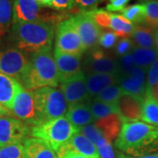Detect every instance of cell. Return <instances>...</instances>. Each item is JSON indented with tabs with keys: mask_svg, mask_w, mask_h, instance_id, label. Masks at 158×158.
<instances>
[{
	"mask_svg": "<svg viewBox=\"0 0 158 158\" xmlns=\"http://www.w3.org/2000/svg\"><path fill=\"white\" fill-rule=\"evenodd\" d=\"M115 147L130 156L154 153L158 150V127L142 121L123 123Z\"/></svg>",
	"mask_w": 158,
	"mask_h": 158,
	"instance_id": "1",
	"label": "cell"
},
{
	"mask_svg": "<svg viewBox=\"0 0 158 158\" xmlns=\"http://www.w3.org/2000/svg\"><path fill=\"white\" fill-rule=\"evenodd\" d=\"M54 37L55 25L51 21L13 23L10 30L11 43L24 53L51 48Z\"/></svg>",
	"mask_w": 158,
	"mask_h": 158,
	"instance_id": "2",
	"label": "cell"
},
{
	"mask_svg": "<svg viewBox=\"0 0 158 158\" xmlns=\"http://www.w3.org/2000/svg\"><path fill=\"white\" fill-rule=\"evenodd\" d=\"M29 67L20 85L34 91L43 87H56L60 83L59 72L51 48L31 54Z\"/></svg>",
	"mask_w": 158,
	"mask_h": 158,
	"instance_id": "3",
	"label": "cell"
},
{
	"mask_svg": "<svg viewBox=\"0 0 158 158\" xmlns=\"http://www.w3.org/2000/svg\"><path fill=\"white\" fill-rule=\"evenodd\" d=\"M79 132L80 130L76 128L65 117H61L32 127L30 135L45 141L57 153L72 136Z\"/></svg>",
	"mask_w": 158,
	"mask_h": 158,
	"instance_id": "4",
	"label": "cell"
},
{
	"mask_svg": "<svg viewBox=\"0 0 158 158\" xmlns=\"http://www.w3.org/2000/svg\"><path fill=\"white\" fill-rule=\"evenodd\" d=\"M33 93L40 124L66 115L68 104L61 90L43 87L34 90Z\"/></svg>",
	"mask_w": 158,
	"mask_h": 158,
	"instance_id": "5",
	"label": "cell"
},
{
	"mask_svg": "<svg viewBox=\"0 0 158 158\" xmlns=\"http://www.w3.org/2000/svg\"><path fill=\"white\" fill-rule=\"evenodd\" d=\"M29 58L26 53L16 48L0 50V73L16 79L19 83L27 71Z\"/></svg>",
	"mask_w": 158,
	"mask_h": 158,
	"instance_id": "6",
	"label": "cell"
},
{
	"mask_svg": "<svg viewBox=\"0 0 158 158\" xmlns=\"http://www.w3.org/2000/svg\"><path fill=\"white\" fill-rule=\"evenodd\" d=\"M55 49L73 55H83L85 52V47L70 18L62 20L57 27Z\"/></svg>",
	"mask_w": 158,
	"mask_h": 158,
	"instance_id": "7",
	"label": "cell"
},
{
	"mask_svg": "<svg viewBox=\"0 0 158 158\" xmlns=\"http://www.w3.org/2000/svg\"><path fill=\"white\" fill-rule=\"evenodd\" d=\"M11 113L14 118L21 120L31 127L40 124L34 93L24 87L14 99Z\"/></svg>",
	"mask_w": 158,
	"mask_h": 158,
	"instance_id": "8",
	"label": "cell"
},
{
	"mask_svg": "<svg viewBox=\"0 0 158 158\" xmlns=\"http://www.w3.org/2000/svg\"><path fill=\"white\" fill-rule=\"evenodd\" d=\"M30 130L31 127L10 114L3 116L0 118V148L24 142Z\"/></svg>",
	"mask_w": 158,
	"mask_h": 158,
	"instance_id": "9",
	"label": "cell"
},
{
	"mask_svg": "<svg viewBox=\"0 0 158 158\" xmlns=\"http://www.w3.org/2000/svg\"><path fill=\"white\" fill-rule=\"evenodd\" d=\"M70 19L78 33L85 51L96 48L98 45L102 30L93 19L87 12L82 11L70 18Z\"/></svg>",
	"mask_w": 158,
	"mask_h": 158,
	"instance_id": "10",
	"label": "cell"
},
{
	"mask_svg": "<svg viewBox=\"0 0 158 158\" xmlns=\"http://www.w3.org/2000/svg\"><path fill=\"white\" fill-rule=\"evenodd\" d=\"M84 73L90 74H116L118 69L117 60L109 56L100 48L89 50L83 62Z\"/></svg>",
	"mask_w": 158,
	"mask_h": 158,
	"instance_id": "11",
	"label": "cell"
},
{
	"mask_svg": "<svg viewBox=\"0 0 158 158\" xmlns=\"http://www.w3.org/2000/svg\"><path fill=\"white\" fill-rule=\"evenodd\" d=\"M60 90L69 106L90 101V94L86 85V76L84 71L60 83Z\"/></svg>",
	"mask_w": 158,
	"mask_h": 158,
	"instance_id": "12",
	"label": "cell"
},
{
	"mask_svg": "<svg viewBox=\"0 0 158 158\" xmlns=\"http://www.w3.org/2000/svg\"><path fill=\"white\" fill-rule=\"evenodd\" d=\"M40 7L36 0H14L13 23L51 21L42 14Z\"/></svg>",
	"mask_w": 158,
	"mask_h": 158,
	"instance_id": "13",
	"label": "cell"
},
{
	"mask_svg": "<svg viewBox=\"0 0 158 158\" xmlns=\"http://www.w3.org/2000/svg\"><path fill=\"white\" fill-rule=\"evenodd\" d=\"M54 57L59 72L60 83L82 72V55L67 54L55 49Z\"/></svg>",
	"mask_w": 158,
	"mask_h": 158,
	"instance_id": "14",
	"label": "cell"
},
{
	"mask_svg": "<svg viewBox=\"0 0 158 158\" xmlns=\"http://www.w3.org/2000/svg\"><path fill=\"white\" fill-rule=\"evenodd\" d=\"M147 69L135 66L130 74L120 79L118 85L123 94H130L145 98L147 91Z\"/></svg>",
	"mask_w": 158,
	"mask_h": 158,
	"instance_id": "15",
	"label": "cell"
},
{
	"mask_svg": "<svg viewBox=\"0 0 158 158\" xmlns=\"http://www.w3.org/2000/svg\"><path fill=\"white\" fill-rule=\"evenodd\" d=\"M144 98L130 94H123L119 98L117 106L118 115L122 122H135L141 118Z\"/></svg>",
	"mask_w": 158,
	"mask_h": 158,
	"instance_id": "16",
	"label": "cell"
},
{
	"mask_svg": "<svg viewBox=\"0 0 158 158\" xmlns=\"http://www.w3.org/2000/svg\"><path fill=\"white\" fill-rule=\"evenodd\" d=\"M67 151H73L87 157L101 158L95 144L80 132L72 136L71 139L56 153L57 156Z\"/></svg>",
	"mask_w": 158,
	"mask_h": 158,
	"instance_id": "17",
	"label": "cell"
},
{
	"mask_svg": "<svg viewBox=\"0 0 158 158\" xmlns=\"http://www.w3.org/2000/svg\"><path fill=\"white\" fill-rule=\"evenodd\" d=\"M65 118L76 128L79 130H81L87 125L92 124L93 122H95L94 117L89 106V102L69 106Z\"/></svg>",
	"mask_w": 158,
	"mask_h": 158,
	"instance_id": "18",
	"label": "cell"
},
{
	"mask_svg": "<svg viewBox=\"0 0 158 158\" xmlns=\"http://www.w3.org/2000/svg\"><path fill=\"white\" fill-rule=\"evenodd\" d=\"M23 86L16 79L0 73V104L11 113L14 99Z\"/></svg>",
	"mask_w": 158,
	"mask_h": 158,
	"instance_id": "19",
	"label": "cell"
},
{
	"mask_svg": "<svg viewBox=\"0 0 158 158\" xmlns=\"http://www.w3.org/2000/svg\"><path fill=\"white\" fill-rule=\"evenodd\" d=\"M23 146L27 158H58L56 152L50 145L39 138H27Z\"/></svg>",
	"mask_w": 158,
	"mask_h": 158,
	"instance_id": "20",
	"label": "cell"
},
{
	"mask_svg": "<svg viewBox=\"0 0 158 158\" xmlns=\"http://www.w3.org/2000/svg\"><path fill=\"white\" fill-rule=\"evenodd\" d=\"M86 85L90 97H96L102 90L113 85H118L117 74L86 75Z\"/></svg>",
	"mask_w": 158,
	"mask_h": 158,
	"instance_id": "21",
	"label": "cell"
},
{
	"mask_svg": "<svg viewBox=\"0 0 158 158\" xmlns=\"http://www.w3.org/2000/svg\"><path fill=\"white\" fill-rule=\"evenodd\" d=\"M156 31L146 24L135 25V29L130 36L135 48H156L155 42Z\"/></svg>",
	"mask_w": 158,
	"mask_h": 158,
	"instance_id": "22",
	"label": "cell"
},
{
	"mask_svg": "<svg viewBox=\"0 0 158 158\" xmlns=\"http://www.w3.org/2000/svg\"><path fill=\"white\" fill-rule=\"evenodd\" d=\"M95 125L103 133L105 138L112 142L119 135L123 122L118 113H113L95 121Z\"/></svg>",
	"mask_w": 158,
	"mask_h": 158,
	"instance_id": "23",
	"label": "cell"
},
{
	"mask_svg": "<svg viewBox=\"0 0 158 158\" xmlns=\"http://www.w3.org/2000/svg\"><path fill=\"white\" fill-rule=\"evenodd\" d=\"M131 54L133 56L135 65L145 69H148L158 59V51L156 48H135Z\"/></svg>",
	"mask_w": 158,
	"mask_h": 158,
	"instance_id": "24",
	"label": "cell"
},
{
	"mask_svg": "<svg viewBox=\"0 0 158 158\" xmlns=\"http://www.w3.org/2000/svg\"><path fill=\"white\" fill-rule=\"evenodd\" d=\"M13 3L14 0H0V39L13 25Z\"/></svg>",
	"mask_w": 158,
	"mask_h": 158,
	"instance_id": "25",
	"label": "cell"
},
{
	"mask_svg": "<svg viewBox=\"0 0 158 158\" xmlns=\"http://www.w3.org/2000/svg\"><path fill=\"white\" fill-rule=\"evenodd\" d=\"M141 119L142 122L158 127V100L153 97L147 95L144 98Z\"/></svg>",
	"mask_w": 158,
	"mask_h": 158,
	"instance_id": "26",
	"label": "cell"
},
{
	"mask_svg": "<svg viewBox=\"0 0 158 158\" xmlns=\"http://www.w3.org/2000/svg\"><path fill=\"white\" fill-rule=\"evenodd\" d=\"M135 25L125 19L123 16L111 13V25L110 28L113 30L118 37L129 38L135 29Z\"/></svg>",
	"mask_w": 158,
	"mask_h": 158,
	"instance_id": "27",
	"label": "cell"
},
{
	"mask_svg": "<svg viewBox=\"0 0 158 158\" xmlns=\"http://www.w3.org/2000/svg\"><path fill=\"white\" fill-rule=\"evenodd\" d=\"M89 106H90L91 113L94 117L95 121L109 116L113 113H118V110L117 105L113 104H107L104 102L98 101L96 99H92L89 101Z\"/></svg>",
	"mask_w": 158,
	"mask_h": 158,
	"instance_id": "28",
	"label": "cell"
},
{
	"mask_svg": "<svg viewBox=\"0 0 158 158\" xmlns=\"http://www.w3.org/2000/svg\"><path fill=\"white\" fill-rule=\"evenodd\" d=\"M121 16L129 20L134 25L144 24L145 21V9L142 4H135L127 6L121 11Z\"/></svg>",
	"mask_w": 158,
	"mask_h": 158,
	"instance_id": "29",
	"label": "cell"
},
{
	"mask_svg": "<svg viewBox=\"0 0 158 158\" xmlns=\"http://www.w3.org/2000/svg\"><path fill=\"white\" fill-rule=\"evenodd\" d=\"M141 4L145 9L144 24L152 27L158 28V0H142Z\"/></svg>",
	"mask_w": 158,
	"mask_h": 158,
	"instance_id": "30",
	"label": "cell"
},
{
	"mask_svg": "<svg viewBox=\"0 0 158 158\" xmlns=\"http://www.w3.org/2000/svg\"><path fill=\"white\" fill-rule=\"evenodd\" d=\"M122 95H123V91L119 87V85H113L102 90L98 95H97L94 98V99L107 104L117 105Z\"/></svg>",
	"mask_w": 158,
	"mask_h": 158,
	"instance_id": "31",
	"label": "cell"
},
{
	"mask_svg": "<svg viewBox=\"0 0 158 158\" xmlns=\"http://www.w3.org/2000/svg\"><path fill=\"white\" fill-rule=\"evenodd\" d=\"M117 62H118V69H117V73L116 74L118 76V82H119L120 79L124 78L129 75L133 68L135 65L133 56L131 53L127 54V55H125L123 56L118 57Z\"/></svg>",
	"mask_w": 158,
	"mask_h": 158,
	"instance_id": "32",
	"label": "cell"
},
{
	"mask_svg": "<svg viewBox=\"0 0 158 158\" xmlns=\"http://www.w3.org/2000/svg\"><path fill=\"white\" fill-rule=\"evenodd\" d=\"M87 12L100 28H110L111 13L102 9H94Z\"/></svg>",
	"mask_w": 158,
	"mask_h": 158,
	"instance_id": "33",
	"label": "cell"
},
{
	"mask_svg": "<svg viewBox=\"0 0 158 158\" xmlns=\"http://www.w3.org/2000/svg\"><path fill=\"white\" fill-rule=\"evenodd\" d=\"M0 158H27L23 144L19 143L0 148Z\"/></svg>",
	"mask_w": 158,
	"mask_h": 158,
	"instance_id": "34",
	"label": "cell"
},
{
	"mask_svg": "<svg viewBox=\"0 0 158 158\" xmlns=\"http://www.w3.org/2000/svg\"><path fill=\"white\" fill-rule=\"evenodd\" d=\"M80 132L86 138H88L93 144H95V146L101 141L102 139L105 138L103 133L95 124H90L85 126L80 130Z\"/></svg>",
	"mask_w": 158,
	"mask_h": 158,
	"instance_id": "35",
	"label": "cell"
},
{
	"mask_svg": "<svg viewBox=\"0 0 158 158\" xmlns=\"http://www.w3.org/2000/svg\"><path fill=\"white\" fill-rule=\"evenodd\" d=\"M117 40H118V36L114 32L106 31V32H102L98 41V45H100L102 48L106 49H110L116 46L118 42Z\"/></svg>",
	"mask_w": 158,
	"mask_h": 158,
	"instance_id": "36",
	"label": "cell"
},
{
	"mask_svg": "<svg viewBox=\"0 0 158 158\" xmlns=\"http://www.w3.org/2000/svg\"><path fill=\"white\" fill-rule=\"evenodd\" d=\"M135 48V45L130 38H122L119 40L115 46V53L118 56H123L131 53Z\"/></svg>",
	"mask_w": 158,
	"mask_h": 158,
	"instance_id": "37",
	"label": "cell"
},
{
	"mask_svg": "<svg viewBox=\"0 0 158 158\" xmlns=\"http://www.w3.org/2000/svg\"><path fill=\"white\" fill-rule=\"evenodd\" d=\"M101 158H115V154L111 142L104 138L96 145Z\"/></svg>",
	"mask_w": 158,
	"mask_h": 158,
	"instance_id": "38",
	"label": "cell"
},
{
	"mask_svg": "<svg viewBox=\"0 0 158 158\" xmlns=\"http://www.w3.org/2000/svg\"><path fill=\"white\" fill-rule=\"evenodd\" d=\"M158 83V59L147 71V93Z\"/></svg>",
	"mask_w": 158,
	"mask_h": 158,
	"instance_id": "39",
	"label": "cell"
},
{
	"mask_svg": "<svg viewBox=\"0 0 158 158\" xmlns=\"http://www.w3.org/2000/svg\"><path fill=\"white\" fill-rule=\"evenodd\" d=\"M104 0H75V5L83 11H89L96 7Z\"/></svg>",
	"mask_w": 158,
	"mask_h": 158,
	"instance_id": "40",
	"label": "cell"
},
{
	"mask_svg": "<svg viewBox=\"0 0 158 158\" xmlns=\"http://www.w3.org/2000/svg\"><path fill=\"white\" fill-rule=\"evenodd\" d=\"M75 6V0H51V8L56 11H69Z\"/></svg>",
	"mask_w": 158,
	"mask_h": 158,
	"instance_id": "41",
	"label": "cell"
},
{
	"mask_svg": "<svg viewBox=\"0 0 158 158\" xmlns=\"http://www.w3.org/2000/svg\"><path fill=\"white\" fill-rule=\"evenodd\" d=\"M109 4L106 6V9L109 11H121L127 7V5L130 0H108Z\"/></svg>",
	"mask_w": 158,
	"mask_h": 158,
	"instance_id": "42",
	"label": "cell"
},
{
	"mask_svg": "<svg viewBox=\"0 0 158 158\" xmlns=\"http://www.w3.org/2000/svg\"><path fill=\"white\" fill-rule=\"evenodd\" d=\"M58 158H90L87 157V156H82L80 154H77V153L73 152V151H67V152L63 153L62 155L58 156H57Z\"/></svg>",
	"mask_w": 158,
	"mask_h": 158,
	"instance_id": "43",
	"label": "cell"
},
{
	"mask_svg": "<svg viewBox=\"0 0 158 158\" xmlns=\"http://www.w3.org/2000/svg\"><path fill=\"white\" fill-rule=\"evenodd\" d=\"M147 95L153 97L154 98H156V100H158V83L153 87L152 89H150L148 91L147 93H146V96Z\"/></svg>",
	"mask_w": 158,
	"mask_h": 158,
	"instance_id": "44",
	"label": "cell"
},
{
	"mask_svg": "<svg viewBox=\"0 0 158 158\" xmlns=\"http://www.w3.org/2000/svg\"><path fill=\"white\" fill-rule=\"evenodd\" d=\"M119 158H158V151L148 154L146 156H126L121 155Z\"/></svg>",
	"mask_w": 158,
	"mask_h": 158,
	"instance_id": "45",
	"label": "cell"
},
{
	"mask_svg": "<svg viewBox=\"0 0 158 158\" xmlns=\"http://www.w3.org/2000/svg\"><path fill=\"white\" fill-rule=\"evenodd\" d=\"M9 110H7L5 106H3L1 104H0V118H2L3 116H6V115H9L10 114Z\"/></svg>",
	"mask_w": 158,
	"mask_h": 158,
	"instance_id": "46",
	"label": "cell"
},
{
	"mask_svg": "<svg viewBox=\"0 0 158 158\" xmlns=\"http://www.w3.org/2000/svg\"><path fill=\"white\" fill-rule=\"evenodd\" d=\"M40 6L50 7L51 8V0H36Z\"/></svg>",
	"mask_w": 158,
	"mask_h": 158,
	"instance_id": "47",
	"label": "cell"
},
{
	"mask_svg": "<svg viewBox=\"0 0 158 158\" xmlns=\"http://www.w3.org/2000/svg\"><path fill=\"white\" fill-rule=\"evenodd\" d=\"M155 42H156V48L158 51V28L156 30V34H155Z\"/></svg>",
	"mask_w": 158,
	"mask_h": 158,
	"instance_id": "48",
	"label": "cell"
}]
</instances>
